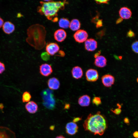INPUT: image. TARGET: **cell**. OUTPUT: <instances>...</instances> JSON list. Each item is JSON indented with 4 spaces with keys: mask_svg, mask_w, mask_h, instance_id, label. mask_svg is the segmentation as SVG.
Listing matches in <instances>:
<instances>
[{
    "mask_svg": "<svg viewBox=\"0 0 138 138\" xmlns=\"http://www.w3.org/2000/svg\"><path fill=\"white\" fill-rule=\"evenodd\" d=\"M84 130L95 135H102L107 129L108 122L105 117L98 111L94 114L90 113L83 124Z\"/></svg>",
    "mask_w": 138,
    "mask_h": 138,
    "instance_id": "1",
    "label": "cell"
},
{
    "mask_svg": "<svg viewBox=\"0 0 138 138\" xmlns=\"http://www.w3.org/2000/svg\"><path fill=\"white\" fill-rule=\"evenodd\" d=\"M27 42L37 50L43 49L46 44V31L43 25L36 24L31 26L27 30Z\"/></svg>",
    "mask_w": 138,
    "mask_h": 138,
    "instance_id": "2",
    "label": "cell"
},
{
    "mask_svg": "<svg viewBox=\"0 0 138 138\" xmlns=\"http://www.w3.org/2000/svg\"><path fill=\"white\" fill-rule=\"evenodd\" d=\"M40 1V6L37 8L38 12L44 15L48 20L53 22H57L58 20L57 13L60 9L64 8L65 5L68 3L66 0L62 1L54 2L52 0H45Z\"/></svg>",
    "mask_w": 138,
    "mask_h": 138,
    "instance_id": "3",
    "label": "cell"
},
{
    "mask_svg": "<svg viewBox=\"0 0 138 138\" xmlns=\"http://www.w3.org/2000/svg\"><path fill=\"white\" fill-rule=\"evenodd\" d=\"M53 91L49 89L44 90L41 93L43 105L46 108L53 110L55 108V101Z\"/></svg>",
    "mask_w": 138,
    "mask_h": 138,
    "instance_id": "4",
    "label": "cell"
},
{
    "mask_svg": "<svg viewBox=\"0 0 138 138\" xmlns=\"http://www.w3.org/2000/svg\"><path fill=\"white\" fill-rule=\"evenodd\" d=\"M0 138H16V134L9 128L0 126Z\"/></svg>",
    "mask_w": 138,
    "mask_h": 138,
    "instance_id": "5",
    "label": "cell"
},
{
    "mask_svg": "<svg viewBox=\"0 0 138 138\" xmlns=\"http://www.w3.org/2000/svg\"><path fill=\"white\" fill-rule=\"evenodd\" d=\"M75 40L79 43H82L85 41L88 37L87 32L83 30L77 31L74 35Z\"/></svg>",
    "mask_w": 138,
    "mask_h": 138,
    "instance_id": "6",
    "label": "cell"
},
{
    "mask_svg": "<svg viewBox=\"0 0 138 138\" xmlns=\"http://www.w3.org/2000/svg\"><path fill=\"white\" fill-rule=\"evenodd\" d=\"M86 77L89 82H95L98 78L99 75L97 70L93 69H88L86 72Z\"/></svg>",
    "mask_w": 138,
    "mask_h": 138,
    "instance_id": "7",
    "label": "cell"
},
{
    "mask_svg": "<svg viewBox=\"0 0 138 138\" xmlns=\"http://www.w3.org/2000/svg\"><path fill=\"white\" fill-rule=\"evenodd\" d=\"M60 49L58 45L56 43L51 42L48 43L46 47V51L49 55H53L58 52Z\"/></svg>",
    "mask_w": 138,
    "mask_h": 138,
    "instance_id": "8",
    "label": "cell"
},
{
    "mask_svg": "<svg viewBox=\"0 0 138 138\" xmlns=\"http://www.w3.org/2000/svg\"><path fill=\"white\" fill-rule=\"evenodd\" d=\"M78 128V126L76 123L73 122H70L66 125V132L69 135H74L77 132Z\"/></svg>",
    "mask_w": 138,
    "mask_h": 138,
    "instance_id": "9",
    "label": "cell"
},
{
    "mask_svg": "<svg viewBox=\"0 0 138 138\" xmlns=\"http://www.w3.org/2000/svg\"><path fill=\"white\" fill-rule=\"evenodd\" d=\"M40 74L44 76H48L52 73L53 70L51 66L47 63L42 64L39 67Z\"/></svg>",
    "mask_w": 138,
    "mask_h": 138,
    "instance_id": "10",
    "label": "cell"
},
{
    "mask_svg": "<svg viewBox=\"0 0 138 138\" xmlns=\"http://www.w3.org/2000/svg\"><path fill=\"white\" fill-rule=\"evenodd\" d=\"M101 79L103 85L107 87H111L114 84L115 81L114 76L109 74L103 75L101 77Z\"/></svg>",
    "mask_w": 138,
    "mask_h": 138,
    "instance_id": "11",
    "label": "cell"
},
{
    "mask_svg": "<svg viewBox=\"0 0 138 138\" xmlns=\"http://www.w3.org/2000/svg\"><path fill=\"white\" fill-rule=\"evenodd\" d=\"M85 49L88 51H92L95 50L97 47V42L93 39H89L85 42Z\"/></svg>",
    "mask_w": 138,
    "mask_h": 138,
    "instance_id": "12",
    "label": "cell"
},
{
    "mask_svg": "<svg viewBox=\"0 0 138 138\" xmlns=\"http://www.w3.org/2000/svg\"><path fill=\"white\" fill-rule=\"evenodd\" d=\"M66 33L65 31L62 29H59L55 31L54 33L55 39L58 42L64 41L66 37Z\"/></svg>",
    "mask_w": 138,
    "mask_h": 138,
    "instance_id": "13",
    "label": "cell"
},
{
    "mask_svg": "<svg viewBox=\"0 0 138 138\" xmlns=\"http://www.w3.org/2000/svg\"><path fill=\"white\" fill-rule=\"evenodd\" d=\"M47 84L49 88L53 90L58 89L60 86L59 80L55 77H52L49 79L47 82Z\"/></svg>",
    "mask_w": 138,
    "mask_h": 138,
    "instance_id": "14",
    "label": "cell"
},
{
    "mask_svg": "<svg viewBox=\"0 0 138 138\" xmlns=\"http://www.w3.org/2000/svg\"><path fill=\"white\" fill-rule=\"evenodd\" d=\"M25 108L29 113L34 114L36 113L38 110L37 104L33 101H30L25 105Z\"/></svg>",
    "mask_w": 138,
    "mask_h": 138,
    "instance_id": "15",
    "label": "cell"
},
{
    "mask_svg": "<svg viewBox=\"0 0 138 138\" xmlns=\"http://www.w3.org/2000/svg\"><path fill=\"white\" fill-rule=\"evenodd\" d=\"M119 15L123 19H128L130 18L132 15L130 9L126 7L121 8L119 12Z\"/></svg>",
    "mask_w": 138,
    "mask_h": 138,
    "instance_id": "16",
    "label": "cell"
},
{
    "mask_svg": "<svg viewBox=\"0 0 138 138\" xmlns=\"http://www.w3.org/2000/svg\"><path fill=\"white\" fill-rule=\"evenodd\" d=\"M4 32L7 34H9L15 30V27L14 25L9 21H7L4 23L2 26Z\"/></svg>",
    "mask_w": 138,
    "mask_h": 138,
    "instance_id": "17",
    "label": "cell"
},
{
    "mask_svg": "<svg viewBox=\"0 0 138 138\" xmlns=\"http://www.w3.org/2000/svg\"><path fill=\"white\" fill-rule=\"evenodd\" d=\"M107 62V60L105 57L103 56L100 55L96 58L94 63L96 66L102 68L106 66Z\"/></svg>",
    "mask_w": 138,
    "mask_h": 138,
    "instance_id": "18",
    "label": "cell"
},
{
    "mask_svg": "<svg viewBox=\"0 0 138 138\" xmlns=\"http://www.w3.org/2000/svg\"><path fill=\"white\" fill-rule=\"evenodd\" d=\"M90 98L88 95H86L80 96L78 100L79 104L82 107H87L90 104Z\"/></svg>",
    "mask_w": 138,
    "mask_h": 138,
    "instance_id": "19",
    "label": "cell"
},
{
    "mask_svg": "<svg viewBox=\"0 0 138 138\" xmlns=\"http://www.w3.org/2000/svg\"><path fill=\"white\" fill-rule=\"evenodd\" d=\"M73 77L78 79L81 78L83 75V71L81 68L78 66L74 67L71 71Z\"/></svg>",
    "mask_w": 138,
    "mask_h": 138,
    "instance_id": "20",
    "label": "cell"
},
{
    "mask_svg": "<svg viewBox=\"0 0 138 138\" xmlns=\"http://www.w3.org/2000/svg\"><path fill=\"white\" fill-rule=\"evenodd\" d=\"M80 23L79 20L77 19H72L70 22L69 27L73 31L78 30L80 27Z\"/></svg>",
    "mask_w": 138,
    "mask_h": 138,
    "instance_id": "21",
    "label": "cell"
},
{
    "mask_svg": "<svg viewBox=\"0 0 138 138\" xmlns=\"http://www.w3.org/2000/svg\"><path fill=\"white\" fill-rule=\"evenodd\" d=\"M70 22L67 18H62L60 19L59 24L60 27L64 29H67L69 27Z\"/></svg>",
    "mask_w": 138,
    "mask_h": 138,
    "instance_id": "22",
    "label": "cell"
},
{
    "mask_svg": "<svg viewBox=\"0 0 138 138\" xmlns=\"http://www.w3.org/2000/svg\"><path fill=\"white\" fill-rule=\"evenodd\" d=\"M31 98L30 93L28 91L24 93L22 95V100L23 102H28L30 101Z\"/></svg>",
    "mask_w": 138,
    "mask_h": 138,
    "instance_id": "23",
    "label": "cell"
},
{
    "mask_svg": "<svg viewBox=\"0 0 138 138\" xmlns=\"http://www.w3.org/2000/svg\"><path fill=\"white\" fill-rule=\"evenodd\" d=\"M131 48L135 53H138V41L134 42L132 44Z\"/></svg>",
    "mask_w": 138,
    "mask_h": 138,
    "instance_id": "24",
    "label": "cell"
},
{
    "mask_svg": "<svg viewBox=\"0 0 138 138\" xmlns=\"http://www.w3.org/2000/svg\"><path fill=\"white\" fill-rule=\"evenodd\" d=\"M92 102L97 106H99L101 103L100 98L98 97H94L92 100Z\"/></svg>",
    "mask_w": 138,
    "mask_h": 138,
    "instance_id": "25",
    "label": "cell"
},
{
    "mask_svg": "<svg viewBox=\"0 0 138 138\" xmlns=\"http://www.w3.org/2000/svg\"><path fill=\"white\" fill-rule=\"evenodd\" d=\"M117 105L118 106V108L115 109L114 110L111 109V111L115 114L119 115L120 114L122 111L121 109V106L119 103H118Z\"/></svg>",
    "mask_w": 138,
    "mask_h": 138,
    "instance_id": "26",
    "label": "cell"
},
{
    "mask_svg": "<svg viewBox=\"0 0 138 138\" xmlns=\"http://www.w3.org/2000/svg\"><path fill=\"white\" fill-rule=\"evenodd\" d=\"M41 57L43 60L47 61L50 59V55L47 52H43L41 54Z\"/></svg>",
    "mask_w": 138,
    "mask_h": 138,
    "instance_id": "27",
    "label": "cell"
},
{
    "mask_svg": "<svg viewBox=\"0 0 138 138\" xmlns=\"http://www.w3.org/2000/svg\"><path fill=\"white\" fill-rule=\"evenodd\" d=\"M105 29H103L98 32L96 34V38L98 39H101L102 37L105 35Z\"/></svg>",
    "mask_w": 138,
    "mask_h": 138,
    "instance_id": "28",
    "label": "cell"
},
{
    "mask_svg": "<svg viewBox=\"0 0 138 138\" xmlns=\"http://www.w3.org/2000/svg\"><path fill=\"white\" fill-rule=\"evenodd\" d=\"M5 70V67L4 64L0 61V74L2 73Z\"/></svg>",
    "mask_w": 138,
    "mask_h": 138,
    "instance_id": "29",
    "label": "cell"
},
{
    "mask_svg": "<svg viewBox=\"0 0 138 138\" xmlns=\"http://www.w3.org/2000/svg\"><path fill=\"white\" fill-rule=\"evenodd\" d=\"M102 19H99L96 23V27L97 28H100L102 26Z\"/></svg>",
    "mask_w": 138,
    "mask_h": 138,
    "instance_id": "30",
    "label": "cell"
},
{
    "mask_svg": "<svg viewBox=\"0 0 138 138\" xmlns=\"http://www.w3.org/2000/svg\"><path fill=\"white\" fill-rule=\"evenodd\" d=\"M135 34L131 30H129L127 33V36L129 37H134Z\"/></svg>",
    "mask_w": 138,
    "mask_h": 138,
    "instance_id": "31",
    "label": "cell"
},
{
    "mask_svg": "<svg viewBox=\"0 0 138 138\" xmlns=\"http://www.w3.org/2000/svg\"><path fill=\"white\" fill-rule=\"evenodd\" d=\"M96 3L98 4L101 3L108 4L109 0H95Z\"/></svg>",
    "mask_w": 138,
    "mask_h": 138,
    "instance_id": "32",
    "label": "cell"
},
{
    "mask_svg": "<svg viewBox=\"0 0 138 138\" xmlns=\"http://www.w3.org/2000/svg\"><path fill=\"white\" fill-rule=\"evenodd\" d=\"M99 17V14H98L95 17L92 18L91 20V22L94 23L96 24L99 20L98 18Z\"/></svg>",
    "mask_w": 138,
    "mask_h": 138,
    "instance_id": "33",
    "label": "cell"
},
{
    "mask_svg": "<svg viewBox=\"0 0 138 138\" xmlns=\"http://www.w3.org/2000/svg\"><path fill=\"white\" fill-rule=\"evenodd\" d=\"M124 121L125 123L128 125H129L130 124V120L127 117H125L124 119Z\"/></svg>",
    "mask_w": 138,
    "mask_h": 138,
    "instance_id": "34",
    "label": "cell"
},
{
    "mask_svg": "<svg viewBox=\"0 0 138 138\" xmlns=\"http://www.w3.org/2000/svg\"><path fill=\"white\" fill-rule=\"evenodd\" d=\"M65 55V53L64 52L62 51H59L58 54L57 55V56H60L61 57H63Z\"/></svg>",
    "mask_w": 138,
    "mask_h": 138,
    "instance_id": "35",
    "label": "cell"
},
{
    "mask_svg": "<svg viewBox=\"0 0 138 138\" xmlns=\"http://www.w3.org/2000/svg\"><path fill=\"white\" fill-rule=\"evenodd\" d=\"M82 117H76L74 118L73 120V122L74 123L77 122L82 120Z\"/></svg>",
    "mask_w": 138,
    "mask_h": 138,
    "instance_id": "36",
    "label": "cell"
},
{
    "mask_svg": "<svg viewBox=\"0 0 138 138\" xmlns=\"http://www.w3.org/2000/svg\"><path fill=\"white\" fill-rule=\"evenodd\" d=\"M133 136L135 138H138V131H134L133 133Z\"/></svg>",
    "mask_w": 138,
    "mask_h": 138,
    "instance_id": "37",
    "label": "cell"
},
{
    "mask_svg": "<svg viewBox=\"0 0 138 138\" xmlns=\"http://www.w3.org/2000/svg\"><path fill=\"white\" fill-rule=\"evenodd\" d=\"M4 23L3 19L0 17V28L3 26Z\"/></svg>",
    "mask_w": 138,
    "mask_h": 138,
    "instance_id": "38",
    "label": "cell"
},
{
    "mask_svg": "<svg viewBox=\"0 0 138 138\" xmlns=\"http://www.w3.org/2000/svg\"><path fill=\"white\" fill-rule=\"evenodd\" d=\"M70 105L68 103H66L65 105L64 108L65 109H69L70 107Z\"/></svg>",
    "mask_w": 138,
    "mask_h": 138,
    "instance_id": "39",
    "label": "cell"
},
{
    "mask_svg": "<svg viewBox=\"0 0 138 138\" xmlns=\"http://www.w3.org/2000/svg\"><path fill=\"white\" fill-rule=\"evenodd\" d=\"M123 20V19L121 18H120L118 19L116 21V23L117 24H118L121 22Z\"/></svg>",
    "mask_w": 138,
    "mask_h": 138,
    "instance_id": "40",
    "label": "cell"
},
{
    "mask_svg": "<svg viewBox=\"0 0 138 138\" xmlns=\"http://www.w3.org/2000/svg\"><path fill=\"white\" fill-rule=\"evenodd\" d=\"M100 51H99L98 52L96 53L94 55V57L95 58H96L97 56H99V55H100Z\"/></svg>",
    "mask_w": 138,
    "mask_h": 138,
    "instance_id": "41",
    "label": "cell"
},
{
    "mask_svg": "<svg viewBox=\"0 0 138 138\" xmlns=\"http://www.w3.org/2000/svg\"><path fill=\"white\" fill-rule=\"evenodd\" d=\"M55 128V126L54 125H51L50 127V129L51 130H53Z\"/></svg>",
    "mask_w": 138,
    "mask_h": 138,
    "instance_id": "42",
    "label": "cell"
},
{
    "mask_svg": "<svg viewBox=\"0 0 138 138\" xmlns=\"http://www.w3.org/2000/svg\"><path fill=\"white\" fill-rule=\"evenodd\" d=\"M55 138H65L64 136L62 135H60L57 136Z\"/></svg>",
    "mask_w": 138,
    "mask_h": 138,
    "instance_id": "43",
    "label": "cell"
},
{
    "mask_svg": "<svg viewBox=\"0 0 138 138\" xmlns=\"http://www.w3.org/2000/svg\"><path fill=\"white\" fill-rule=\"evenodd\" d=\"M4 108L3 105L2 103H0V109L2 110Z\"/></svg>",
    "mask_w": 138,
    "mask_h": 138,
    "instance_id": "44",
    "label": "cell"
},
{
    "mask_svg": "<svg viewBox=\"0 0 138 138\" xmlns=\"http://www.w3.org/2000/svg\"><path fill=\"white\" fill-rule=\"evenodd\" d=\"M136 81H137V83H138V77H137V79H136Z\"/></svg>",
    "mask_w": 138,
    "mask_h": 138,
    "instance_id": "45",
    "label": "cell"
}]
</instances>
